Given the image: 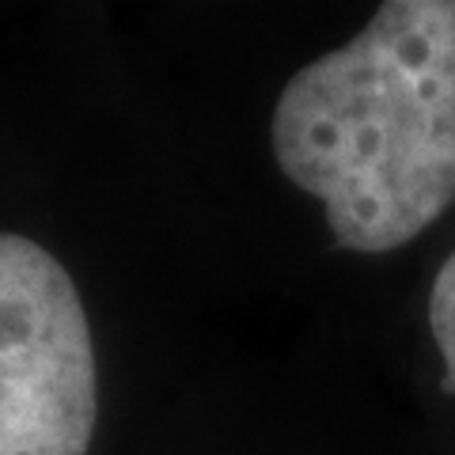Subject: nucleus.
<instances>
[{
	"mask_svg": "<svg viewBox=\"0 0 455 455\" xmlns=\"http://www.w3.org/2000/svg\"><path fill=\"white\" fill-rule=\"evenodd\" d=\"M269 140L341 251L418 239L455 205V0L379 4L357 38L284 84Z\"/></svg>",
	"mask_w": 455,
	"mask_h": 455,
	"instance_id": "nucleus-1",
	"label": "nucleus"
},
{
	"mask_svg": "<svg viewBox=\"0 0 455 455\" xmlns=\"http://www.w3.org/2000/svg\"><path fill=\"white\" fill-rule=\"evenodd\" d=\"M95 418V341L73 274L0 232V455H88Z\"/></svg>",
	"mask_w": 455,
	"mask_h": 455,
	"instance_id": "nucleus-2",
	"label": "nucleus"
},
{
	"mask_svg": "<svg viewBox=\"0 0 455 455\" xmlns=\"http://www.w3.org/2000/svg\"><path fill=\"white\" fill-rule=\"evenodd\" d=\"M429 331L444 361V391L455 395V251L436 269L433 292H429Z\"/></svg>",
	"mask_w": 455,
	"mask_h": 455,
	"instance_id": "nucleus-3",
	"label": "nucleus"
}]
</instances>
